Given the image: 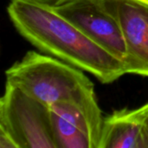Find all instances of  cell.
Here are the masks:
<instances>
[{
    "label": "cell",
    "mask_w": 148,
    "mask_h": 148,
    "mask_svg": "<svg viewBox=\"0 0 148 148\" xmlns=\"http://www.w3.org/2000/svg\"><path fill=\"white\" fill-rule=\"evenodd\" d=\"M7 12L16 31L37 49L92 74L101 83H112L127 74L124 62L91 40L55 9L11 0Z\"/></svg>",
    "instance_id": "6da1fadb"
},
{
    "label": "cell",
    "mask_w": 148,
    "mask_h": 148,
    "mask_svg": "<svg viewBox=\"0 0 148 148\" xmlns=\"http://www.w3.org/2000/svg\"><path fill=\"white\" fill-rule=\"evenodd\" d=\"M6 83L49 108L60 101L97 99L93 82L82 69L38 52L28 51L6 71Z\"/></svg>",
    "instance_id": "7a4b0ae2"
},
{
    "label": "cell",
    "mask_w": 148,
    "mask_h": 148,
    "mask_svg": "<svg viewBox=\"0 0 148 148\" xmlns=\"http://www.w3.org/2000/svg\"><path fill=\"white\" fill-rule=\"evenodd\" d=\"M0 133L16 148H56L49 108L9 83L0 100Z\"/></svg>",
    "instance_id": "3957f363"
},
{
    "label": "cell",
    "mask_w": 148,
    "mask_h": 148,
    "mask_svg": "<svg viewBox=\"0 0 148 148\" xmlns=\"http://www.w3.org/2000/svg\"><path fill=\"white\" fill-rule=\"evenodd\" d=\"M56 148H100L104 116L97 99L49 107Z\"/></svg>",
    "instance_id": "277c9868"
},
{
    "label": "cell",
    "mask_w": 148,
    "mask_h": 148,
    "mask_svg": "<svg viewBox=\"0 0 148 148\" xmlns=\"http://www.w3.org/2000/svg\"><path fill=\"white\" fill-rule=\"evenodd\" d=\"M55 10L101 48L125 62L127 49L121 29L102 0H70Z\"/></svg>",
    "instance_id": "5b68a950"
},
{
    "label": "cell",
    "mask_w": 148,
    "mask_h": 148,
    "mask_svg": "<svg viewBox=\"0 0 148 148\" xmlns=\"http://www.w3.org/2000/svg\"><path fill=\"white\" fill-rule=\"evenodd\" d=\"M120 24L127 74L148 76V0H102Z\"/></svg>",
    "instance_id": "8992f818"
},
{
    "label": "cell",
    "mask_w": 148,
    "mask_h": 148,
    "mask_svg": "<svg viewBox=\"0 0 148 148\" xmlns=\"http://www.w3.org/2000/svg\"><path fill=\"white\" fill-rule=\"evenodd\" d=\"M100 148H148V138L135 109L115 110L104 118Z\"/></svg>",
    "instance_id": "52a82bcc"
},
{
    "label": "cell",
    "mask_w": 148,
    "mask_h": 148,
    "mask_svg": "<svg viewBox=\"0 0 148 148\" xmlns=\"http://www.w3.org/2000/svg\"><path fill=\"white\" fill-rule=\"evenodd\" d=\"M25 2H29L31 3H35L40 6L47 7V8H52V9H56L64 3H68L70 0H22Z\"/></svg>",
    "instance_id": "ba28073f"
},
{
    "label": "cell",
    "mask_w": 148,
    "mask_h": 148,
    "mask_svg": "<svg viewBox=\"0 0 148 148\" xmlns=\"http://www.w3.org/2000/svg\"><path fill=\"white\" fill-rule=\"evenodd\" d=\"M135 111L137 113L139 119L142 122V125L144 127V129L146 131V134L148 138V103L135 109Z\"/></svg>",
    "instance_id": "9c48e42d"
},
{
    "label": "cell",
    "mask_w": 148,
    "mask_h": 148,
    "mask_svg": "<svg viewBox=\"0 0 148 148\" xmlns=\"http://www.w3.org/2000/svg\"><path fill=\"white\" fill-rule=\"evenodd\" d=\"M0 148H16V147L8 136L0 133Z\"/></svg>",
    "instance_id": "30bf717a"
}]
</instances>
